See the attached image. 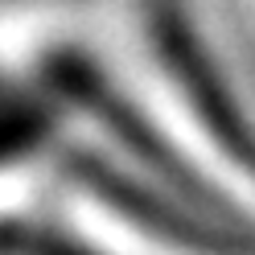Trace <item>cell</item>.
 I'll return each instance as SVG.
<instances>
[{"instance_id": "cell-1", "label": "cell", "mask_w": 255, "mask_h": 255, "mask_svg": "<svg viewBox=\"0 0 255 255\" xmlns=\"http://www.w3.org/2000/svg\"><path fill=\"white\" fill-rule=\"evenodd\" d=\"M83 177L91 181L95 194H103L116 210H124L132 222H140V227H148L156 235L173 239V243H185V247H198V251H231V255H239V251L247 247V239L239 235V231H227V222L185 214L173 202L152 198L148 189H140L132 181H124L120 173L103 169L99 161H87L83 165Z\"/></svg>"}, {"instance_id": "cell-2", "label": "cell", "mask_w": 255, "mask_h": 255, "mask_svg": "<svg viewBox=\"0 0 255 255\" xmlns=\"http://www.w3.org/2000/svg\"><path fill=\"white\" fill-rule=\"evenodd\" d=\"M25 251L29 255H91L83 247L66 243V239H54V235H41V231H33V235L25 239Z\"/></svg>"}]
</instances>
